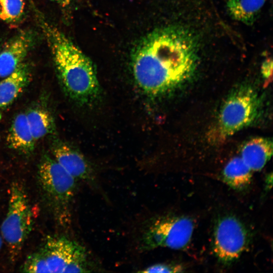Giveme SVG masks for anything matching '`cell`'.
Masks as SVG:
<instances>
[{"label":"cell","mask_w":273,"mask_h":273,"mask_svg":"<svg viewBox=\"0 0 273 273\" xmlns=\"http://www.w3.org/2000/svg\"><path fill=\"white\" fill-rule=\"evenodd\" d=\"M259 99L256 91L249 85L235 88L222 105L216 121L208 133L213 144H220L248 126L257 118Z\"/></svg>","instance_id":"obj_5"},{"label":"cell","mask_w":273,"mask_h":273,"mask_svg":"<svg viewBox=\"0 0 273 273\" xmlns=\"http://www.w3.org/2000/svg\"><path fill=\"white\" fill-rule=\"evenodd\" d=\"M37 18L64 92L79 106L95 105L101 98V89L93 63L63 32L40 14H37Z\"/></svg>","instance_id":"obj_2"},{"label":"cell","mask_w":273,"mask_h":273,"mask_svg":"<svg viewBox=\"0 0 273 273\" xmlns=\"http://www.w3.org/2000/svg\"><path fill=\"white\" fill-rule=\"evenodd\" d=\"M36 141L32 135L25 113H20L13 119L7 137L10 148L29 155L35 149Z\"/></svg>","instance_id":"obj_12"},{"label":"cell","mask_w":273,"mask_h":273,"mask_svg":"<svg viewBox=\"0 0 273 273\" xmlns=\"http://www.w3.org/2000/svg\"><path fill=\"white\" fill-rule=\"evenodd\" d=\"M272 154V142L268 138L256 137L242 147L240 157L252 171L261 170Z\"/></svg>","instance_id":"obj_13"},{"label":"cell","mask_w":273,"mask_h":273,"mask_svg":"<svg viewBox=\"0 0 273 273\" xmlns=\"http://www.w3.org/2000/svg\"><path fill=\"white\" fill-rule=\"evenodd\" d=\"M262 73L265 81L269 82L272 77V61L267 60L263 64L261 68Z\"/></svg>","instance_id":"obj_19"},{"label":"cell","mask_w":273,"mask_h":273,"mask_svg":"<svg viewBox=\"0 0 273 273\" xmlns=\"http://www.w3.org/2000/svg\"><path fill=\"white\" fill-rule=\"evenodd\" d=\"M50 1L55 2L63 7H65L68 5L71 1V0H50Z\"/></svg>","instance_id":"obj_20"},{"label":"cell","mask_w":273,"mask_h":273,"mask_svg":"<svg viewBox=\"0 0 273 273\" xmlns=\"http://www.w3.org/2000/svg\"><path fill=\"white\" fill-rule=\"evenodd\" d=\"M37 177L43 197L55 221L60 226L67 227L71 223L77 180L47 154L40 161Z\"/></svg>","instance_id":"obj_4"},{"label":"cell","mask_w":273,"mask_h":273,"mask_svg":"<svg viewBox=\"0 0 273 273\" xmlns=\"http://www.w3.org/2000/svg\"><path fill=\"white\" fill-rule=\"evenodd\" d=\"M31 79V67L23 62L13 73L0 81V116L22 93Z\"/></svg>","instance_id":"obj_11"},{"label":"cell","mask_w":273,"mask_h":273,"mask_svg":"<svg viewBox=\"0 0 273 273\" xmlns=\"http://www.w3.org/2000/svg\"><path fill=\"white\" fill-rule=\"evenodd\" d=\"M249 244V234L243 223L233 215L219 218L214 228L213 250L224 265H229L238 259Z\"/></svg>","instance_id":"obj_8"},{"label":"cell","mask_w":273,"mask_h":273,"mask_svg":"<svg viewBox=\"0 0 273 273\" xmlns=\"http://www.w3.org/2000/svg\"><path fill=\"white\" fill-rule=\"evenodd\" d=\"M265 0H228L226 8L234 20L252 25L259 15Z\"/></svg>","instance_id":"obj_16"},{"label":"cell","mask_w":273,"mask_h":273,"mask_svg":"<svg viewBox=\"0 0 273 273\" xmlns=\"http://www.w3.org/2000/svg\"><path fill=\"white\" fill-rule=\"evenodd\" d=\"M24 0H0V19L6 23L19 21L25 13Z\"/></svg>","instance_id":"obj_17"},{"label":"cell","mask_w":273,"mask_h":273,"mask_svg":"<svg viewBox=\"0 0 273 273\" xmlns=\"http://www.w3.org/2000/svg\"><path fill=\"white\" fill-rule=\"evenodd\" d=\"M3 240L2 239V237L0 234V250L2 248V247L3 246Z\"/></svg>","instance_id":"obj_21"},{"label":"cell","mask_w":273,"mask_h":273,"mask_svg":"<svg viewBox=\"0 0 273 273\" xmlns=\"http://www.w3.org/2000/svg\"><path fill=\"white\" fill-rule=\"evenodd\" d=\"M86 249L63 236L48 237L20 267L23 272H88L92 271Z\"/></svg>","instance_id":"obj_3"},{"label":"cell","mask_w":273,"mask_h":273,"mask_svg":"<svg viewBox=\"0 0 273 273\" xmlns=\"http://www.w3.org/2000/svg\"><path fill=\"white\" fill-rule=\"evenodd\" d=\"M194 230L192 218L185 216L165 215L152 220L140 238V249L149 251L158 248H185L190 243Z\"/></svg>","instance_id":"obj_7"},{"label":"cell","mask_w":273,"mask_h":273,"mask_svg":"<svg viewBox=\"0 0 273 273\" xmlns=\"http://www.w3.org/2000/svg\"><path fill=\"white\" fill-rule=\"evenodd\" d=\"M52 157L77 180L92 186L96 184L94 169L89 162L78 150L58 139L51 145Z\"/></svg>","instance_id":"obj_9"},{"label":"cell","mask_w":273,"mask_h":273,"mask_svg":"<svg viewBox=\"0 0 273 273\" xmlns=\"http://www.w3.org/2000/svg\"><path fill=\"white\" fill-rule=\"evenodd\" d=\"M33 216L26 192L22 185L11 186L8 210L1 227V236L8 248L11 261L19 256L32 230Z\"/></svg>","instance_id":"obj_6"},{"label":"cell","mask_w":273,"mask_h":273,"mask_svg":"<svg viewBox=\"0 0 273 273\" xmlns=\"http://www.w3.org/2000/svg\"><path fill=\"white\" fill-rule=\"evenodd\" d=\"M199 47L196 35L183 26H167L151 31L141 40L132 55L136 84L154 98L176 89L196 72Z\"/></svg>","instance_id":"obj_1"},{"label":"cell","mask_w":273,"mask_h":273,"mask_svg":"<svg viewBox=\"0 0 273 273\" xmlns=\"http://www.w3.org/2000/svg\"><path fill=\"white\" fill-rule=\"evenodd\" d=\"M36 36L31 30H23L14 35L0 52V77L13 73L23 62L34 47Z\"/></svg>","instance_id":"obj_10"},{"label":"cell","mask_w":273,"mask_h":273,"mask_svg":"<svg viewBox=\"0 0 273 273\" xmlns=\"http://www.w3.org/2000/svg\"><path fill=\"white\" fill-rule=\"evenodd\" d=\"M184 270V267L179 264L158 263L151 265L139 272H180Z\"/></svg>","instance_id":"obj_18"},{"label":"cell","mask_w":273,"mask_h":273,"mask_svg":"<svg viewBox=\"0 0 273 273\" xmlns=\"http://www.w3.org/2000/svg\"><path fill=\"white\" fill-rule=\"evenodd\" d=\"M252 171L240 157L231 159L225 166L222 178L225 184L236 190H243L251 184Z\"/></svg>","instance_id":"obj_14"},{"label":"cell","mask_w":273,"mask_h":273,"mask_svg":"<svg viewBox=\"0 0 273 273\" xmlns=\"http://www.w3.org/2000/svg\"><path fill=\"white\" fill-rule=\"evenodd\" d=\"M25 114L36 142L48 135L55 133L56 127L54 118L46 108L38 107L31 108Z\"/></svg>","instance_id":"obj_15"}]
</instances>
